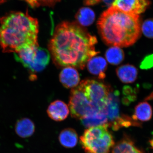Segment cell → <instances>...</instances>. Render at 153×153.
<instances>
[{"label":"cell","mask_w":153,"mask_h":153,"mask_svg":"<svg viewBox=\"0 0 153 153\" xmlns=\"http://www.w3.org/2000/svg\"><path fill=\"white\" fill-rule=\"evenodd\" d=\"M97 40L76 22L59 24L48 44L53 62L59 67L82 69L88 60L99 53Z\"/></svg>","instance_id":"6da1fadb"},{"label":"cell","mask_w":153,"mask_h":153,"mask_svg":"<svg viewBox=\"0 0 153 153\" xmlns=\"http://www.w3.org/2000/svg\"><path fill=\"white\" fill-rule=\"evenodd\" d=\"M38 20L28 13L11 12L0 18V46L6 53L38 46Z\"/></svg>","instance_id":"7a4b0ae2"},{"label":"cell","mask_w":153,"mask_h":153,"mask_svg":"<svg viewBox=\"0 0 153 153\" xmlns=\"http://www.w3.org/2000/svg\"><path fill=\"white\" fill-rule=\"evenodd\" d=\"M139 16L126 13L111 6L101 14L97 23L99 33L107 45L128 47L141 35Z\"/></svg>","instance_id":"3957f363"},{"label":"cell","mask_w":153,"mask_h":153,"mask_svg":"<svg viewBox=\"0 0 153 153\" xmlns=\"http://www.w3.org/2000/svg\"><path fill=\"white\" fill-rule=\"evenodd\" d=\"M108 124L85 130L80 137V143L86 153H109L115 145Z\"/></svg>","instance_id":"277c9868"},{"label":"cell","mask_w":153,"mask_h":153,"mask_svg":"<svg viewBox=\"0 0 153 153\" xmlns=\"http://www.w3.org/2000/svg\"><path fill=\"white\" fill-rule=\"evenodd\" d=\"M69 108L71 116L80 120L96 113L100 112L80 83L71 91Z\"/></svg>","instance_id":"5b68a950"},{"label":"cell","mask_w":153,"mask_h":153,"mask_svg":"<svg viewBox=\"0 0 153 153\" xmlns=\"http://www.w3.org/2000/svg\"><path fill=\"white\" fill-rule=\"evenodd\" d=\"M150 4V0H114L111 6L126 13L139 16Z\"/></svg>","instance_id":"8992f818"},{"label":"cell","mask_w":153,"mask_h":153,"mask_svg":"<svg viewBox=\"0 0 153 153\" xmlns=\"http://www.w3.org/2000/svg\"><path fill=\"white\" fill-rule=\"evenodd\" d=\"M47 113L51 119L55 121H62L68 117L69 109L65 102L61 100H57L49 105Z\"/></svg>","instance_id":"52a82bcc"},{"label":"cell","mask_w":153,"mask_h":153,"mask_svg":"<svg viewBox=\"0 0 153 153\" xmlns=\"http://www.w3.org/2000/svg\"><path fill=\"white\" fill-rule=\"evenodd\" d=\"M59 79L64 87L66 88H74L79 83L80 78L76 68L66 67L62 69L59 74Z\"/></svg>","instance_id":"ba28073f"},{"label":"cell","mask_w":153,"mask_h":153,"mask_svg":"<svg viewBox=\"0 0 153 153\" xmlns=\"http://www.w3.org/2000/svg\"><path fill=\"white\" fill-rule=\"evenodd\" d=\"M50 53L47 49L38 47L34 61L28 69L33 73L43 71L50 61Z\"/></svg>","instance_id":"9c48e42d"},{"label":"cell","mask_w":153,"mask_h":153,"mask_svg":"<svg viewBox=\"0 0 153 153\" xmlns=\"http://www.w3.org/2000/svg\"><path fill=\"white\" fill-rule=\"evenodd\" d=\"M111 153H144L137 147L131 137L125 134L113 148Z\"/></svg>","instance_id":"30bf717a"},{"label":"cell","mask_w":153,"mask_h":153,"mask_svg":"<svg viewBox=\"0 0 153 153\" xmlns=\"http://www.w3.org/2000/svg\"><path fill=\"white\" fill-rule=\"evenodd\" d=\"M86 64L88 70L91 74L100 79L105 78L107 63L104 58L100 56L92 57Z\"/></svg>","instance_id":"8fae6325"},{"label":"cell","mask_w":153,"mask_h":153,"mask_svg":"<svg viewBox=\"0 0 153 153\" xmlns=\"http://www.w3.org/2000/svg\"><path fill=\"white\" fill-rule=\"evenodd\" d=\"M36 126L34 122L27 117L22 118L17 121L15 130L17 135L22 138L31 137L35 133Z\"/></svg>","instance_id":"7c38bea8"},{"label":"cell","mask_w":153,"mask_h":153,"mask_svg":"<svg viewBox=\"0 0 153 153\" xmlns=\"http://www.w3.org/2000/svg\"><path fill=\"white\" fill-rule=\"evenodd\" d=\"M38 47V46H32L21 49L14 53L15 59L25 67L29 68L36 57Z\"/></svg>","instance_id":"4fadbf2b"},{"label":"cell","mask_w":153,"mask_h":153,"mask_svg":"<svg viewBox=\"0 0 153 153\" xmlns=\"http://www.w3.org/2000/svg\"><path fill=\"white\" fill-rule=\"evenodd\" d=\"M116 74L120 81L123 82L132 83L137 79L138 70L133 65L125 64L117 68Z\"/></svg>","instance_id":"5bb4252c"},{"label":"cell","mask_w":153,"mask_h":153,"mask_svg":"<svg viewBox=\"0 0 153 153\" xmlns=\"http://www.w3.org/2000/svg\"><path fill=\"white\" fill-rule=\"evenodd\" d=\"M152 115V108L151 105L146 101L141 102L135 107L134 114L132 118L137 121L146 122L150 120Z\"/></svg>","instance_id":"9a60e30c"},{"label":"cell","mask_w":153,"mask_h":153,"mask_svg":"<svg viewBox=\"0 0 153 153\" xmlns=\"http://www.w3.org/2000/svg\"><path fill=\"white\" fill-rule=\"evenodd\" d=\"M59 140L64 147L68 149L74 148L78 143V135L74 129L65 128L60 133Z\"/></svg>","instance_id":"2e32d148"},{"label":"cell","mask_w":153,"mask_h":153,"mask_svg":"<svg viewBox=\"0 0 153 153\" xmlns=\"http://www.w3.org/2000/svg\"><path fill=\"white\" fill-rule=\"evenodd\" d=\"M77 22L82 27H88L92 25L95 19V14L92 9L83 7L78 10L75 15Z\"/></svg>","instance_id":"e0dca14e"},{"label":"cell","mask_w":153,"mask_h":153,"mask_svg":"<svg viewBox=\"0 0 153 153\" xmlns=\"http://www.w3.org/2000/svg\"><path fill=\"white\" fill-rule=\"evenodd\" d=\"M81 123L86 128L93 127L108 125V120L106 113L100 112L96 113L81 120Z\"/></svg>","instance_id":"ac0fdd59"},{"label":"cell","mask_w":153,"mask_h":153,"mask_svg":"<svg viewBox=\"0 0 153 153\" xmlns=\"http://www.w3.org/2000/svg\"><path fill=\"white\" fill-rule=\"evenodd\" d=\"M107 60L110 64L117 65L120 64L124 59L125 55L123 50L120 47H112L108 49L105 52Z\"/></svg>","instance_id":"d6986e66"},{"label":"cell","mask_w":153,"mask_h":153,"mask_svg":"<svg viewBox=\"0 0 153 153\" xmlns=\"http://www.w3.org/2000/svg\"><path fill=\"white\" fill-rule=\"evenodd\" d=\"M33 8L40 7H53L60 0H25Z\"/></svg>","instance_id":"ffe728a7"},{"label":"cell","mask_w":153,"mask_h":153,"mask_svg":"<svg viewBox=\"0 0 153 153\" xmlns=\"http://www.w3.org/2000/svg\"><path fill=\"white\" fill-rule=\"evenodd\" d=\"M141 30L147 38H153V19L145 20L141 25Z\"/></svg>","instance_id":"44dd1931"},{"label":"cell","mask_w":153,"mask_h":153,"mask_svg":"<svg viewBox=\"0 0 153 153\" xmlns=\"http://www.w3.org/2000/svg\"><path fill=\"white\" fill-rule=\"evenodd\" d=\"M153 66V55L146 56L140 64L141 68L142 69H149Z\"/></svg>","instance_id":"7402d4cb"},{"label":"cell","mask_w":153,"mask_h":153,"mask_svg":"<svg viewBox=\"0 0 153 153\" xmlns=\"http://www.w3.org/2000/svg\"><path fill=\"white\" fill-rule=\"evenodd\" d=\"M102 1V0H84L83 3L85 6H91L98 4Z\"/></svg>","instance_id":"603a6c76"},{"label":"cell","mask_w":153,"mask_h":153,"mask_svg":"<svg viewBox=\"0 0 153 153\" xmlns=\"http://www.w3.org/2000/svg\"><path fill=\"white\" fill-rule=\"evenodd\" d=\"M102 1L105 4V5L110 7L112 5L113 3L114 2V0H102Z\"/></svg>","instance_id":"cb8c5ba5"},{"label":"cell","mask_w":153,"mask_h":153,"mask_svg":"<svg viewBox=\"0 0 153 153\" xmlns=\"http://www.w3.org/2000/svg\"><path fill=\"white\" fill-rule=\"evenodd\" d=\"M7 0H0V4H3L7 1Z\"/></svg>","instance_id":"d4e9b609"}]
</instances>
